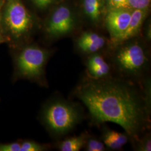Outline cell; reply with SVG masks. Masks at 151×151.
<instances>
[{
    "label": "cell",
    "mask_w": 151,
    "mask_h": 151,
    "mask_svg": "<svg viewBox=\"0 0 151 151\" xmlns=\"http://www.w3.org/2000/svg\"><path fill=\"white\" fill-rule=\"evenodd\" d=\"M75 95L87 108L94 124H119L136 140L150 122L143 96L126 81L89 77L80 83Z\"/></svg>",
    "instance_id": "6da1fadb"
},
{
    "label": "cell",
    "mask_w": 151,
    "mask_h": 151,
    "mask_svg": "<svg viewBox=\"0 0 151 151\" xmlns=\"http://www.w3.org/2000/svg\"><path fill=\"white\" fill-rule=\"evenodd\" d=\"M82 118L81 110L77 105L64 99L50 103L44 112L45 124L58 135L69 133L81 121Z\"/></svg>",
    "instance_id": "7a4b0ae2"
},
{
    "label": "cell",
    "mask_w": 151,
    "mask_h": 151,
    "mask_svg": "<svg viewBox=\"0 0 151 151\" xmlns=\"http://www.w3.org/2000/svg\"><path fill=\"white\" fill-rule=\"evenodd\" d=\"M114 65L123 75L137 77L142 75L148 65V58L143 48L134 43L123 46L114 57Z\"/></svg>",
    "instance_id": "3957f363"
},
{
    "label": "cell",
    "mask_w": 151,
    "mask_h": 151,
    "mask_svg": "<svg viewBox=\"0 0 151 151\" xmlns=\"http://www.w3.org/2000/svg\"><path fill=\"white\" fill-rule=\"evenodd\" d=\"M48 54L35 47L24 49L19 56L17 66L22 75L29 78H38L43 73Z\"/></svg>",
    "instance_id": "277c9868"
},
{
    "label": "cell",
    "mask_w": 151,
    "mask_h": 151,
    "mask_svg": "<svg viewBox=\"0 0 151 151\" xmlns=\"http://www.w3.org/2000/svg\"><path fill=\"white\" fill-rule=\"evenodd\" d=\"M5 20L11 32L17 36L27 32L31 26V17L18 0H8Z\"/></svg>",
    "instance_id": "5b68a950"
},
{
    "label": "cell",
    "mask_w": 151,
    "mask_h": 151,
    "mask_svg": "<svg viewBox=\"0 0 151 151\" xmlns=\"http://www.w3.org/2000/svg\"><path fill=\"white\" fill-rule=\"evenodd\" d=\"M74 25V18L70 9L62 6L52 16L47 27V32L51 36L60 37L70 32Z\"/></svg>",
    "instance_id": "8992f818"
},
{
    "label": "cell",
    "mask_w": 151,
    "mask_h": 151,
    "mask_svg": "<svg viewBox=\"0 0 151 151\" xmlns=\"http://www.w3.org/2000/svg\"><path fill=\"white\" fill-rule=\"evenodd\" d=\"M132 12L129 9H111L106 17V25L114 42L117 43L129 23Z\"/></svg>",
    "instance_id": "52a82bcc"
},
{
    "label": "cell",
    "mask_w": 151,
    "mask_h": 151,
    "mask_svg": "<svg viewBox=\"0 0 151 151\" xmlns=\"http://www.w3.org/2000/svg\"><path fill=\"white\" fill-rule=\"evenodd\" d=\"M86 64L88 74L91 78H105L110 73V65L100 54L93 53L89 57Z\"/></svg>",
    "instance_id": "ba28073f"
},
{
    "label": "cell",
    "mask_w": 151,
    "mask_h": 151,
    "mask_svg": "<svg viewBox=\"0 0 151 151\" xmlns=\"http://www.w3.org/2000/svg\"><path fill=\"white\" fill-rule=\"evenodd\" d=\"M105 40L96 33L86 32L77 40V45L81 51L88 53H95L103 48Z\"/></svg>",
    "instance_id": "9c48e42d"
},
{
    "label": "cell",
    "mask_w": 151,
    "mask_h": 151,
    "mask_svg": "<svg viewBox=\"0 0 151 151\" xmlns=\"http://www.w3.org/2000/svg\"><path fill=\"white\" fill-rule=\"evenodd\" d=\"M147 9H134L132 12L131 17L128 27L124 34L120 38L117 43H122L127 41L131 38L134 37L140 31V29L144 22Z\"/></svg>",
    "instance_id": "30bf717a"
},
{
    "label": "cell",
    "mask_w": 151,
    "mask_h": 151,
    "mask_svg": "<svg viewBox=\"0 0 151 151\" xmlns=\"http://www.w3.org/2000/svg\"><path fill=\"white\" fill-rule=\"evenodd\" d=\"M129 137L127 133H121L109 128L103 129V143L109 149L119 150L128 142Z\"/></svg>",
    "instance_id": "8fae6325"
},
{
    "label": "cell",
    "mask_w": 151,
    "mask_h": 151,
    "mask_svg": "<svg viewBox=\"0 0 151 151\" xmlns=\"http://www.w3.org/2000/svg\"><path fill=\"white\" fill-rule=\"evenodd\" d=\"M87 135L82 134L79 136L68 138L58 144V149L61 151H78L85 145Z\"/></svg>",
    "instance_id": "7c38bea8"
},
{
    "label": "cell",
    "mask_w": 151,
    "mask_h": 151,
    "mask_svg": "<svg viewBox=\"0 0 151 151\" xmlns=\"http://www.w3.org/2000/svg\"><path fill=\"white\" fill-rule=\"evenodd\" d=\"M84 10L88 16L93 21H97L101 14V0H84Z\"/></svg>",
    "instance_id": "4fadbf2b"
},
{
    "label": "cell",
    "mask_w": 151,
    "mask_h": 151,
    "mask_svg": "<svg viewBox=\"0 0 151 151\" xmlns=\"http://www.w3.org/2000/svg\"><path fill=\"white\" fill-rule=\"evenodd\" d=\"M87 151H104L105 146L103 142L92 137H86L85 147Z\"/></svg>",
    "instance_id": "5bb4252c"
},
{
    "label": "cell",
    "mask_w": 151,
    "mask_h": 151,
    "mask_svg": "<svg viewBox=\"0 0 151 151\" xmlns=\"http://www.w3.org/2000/svg\"><path fill=\"white\" fill-rule=\"evenodd\" d=\"M143 100L145 103L146 109L148 112L151 113V81L147 80L145 81L144 85V95L143 96Z\"/></svg>",
    "instance_id": "9a60e30c"
},
{
    "label": "cell",
    "mask_w": 151,
    "mask_h": 151,
    "mask_svg": "<svg viewBox=\"0 0 151 151\" xmlns=\"http://www.w3.org/2000/svg\"><path fill=\"white\" fill-rule=\"evenodd\" d=\"M136 150L137 151H150L151 150V139L150 134H147L138 140Z\"/></svg>",
    "instance_id": "2e32d148"
},
{
    "label": "cell",
    "mask_w": 151,
    "mask_h": 151,
    "mask_svg": "<svg viewBox=\"0 0 151 151\" xmlns=\"http://www.w3.org/2000/svg\"><path fill=\"white\" fill-rule=\"evenodd\" d=\"M43 150V147L37 143L26 141L21 145L20 151H40Z\"/></svg>",
    "instance_id": "e0dca14e"
},
{
    "label": "cell",
    "mask_w": 151,
    "mask_h": 151,
    "mask_svg": "<svg viewBox=\"0 0 151 151\" xmlns=\"http://www.w3.org/2000/svg\"><path fill=\"white\" fill-rule=\"evenodd\" d=\"M111 9H131L128 0H107Z\"/></svg>",
    "instance_id": "ac0fdd59"
},
{
    "label": "cell",
    "mask_w": 151,
    "mask_h": 151,
    "mask_svg": "<svg viewBox=\"0 0 151 151\" xmlns=\"http://www.w3.org/2000/svg\"><path fill=\"white\" fill-rule=\"evenodd\" d=\"M151 0H128L131 9H147L150 4Z\"/></svg>",
    "instance_id": "d6986e66"
},
{
    "label": "cell",
    "mask_w": 151,
    "mask_h": 151,
    "mask_svg": "<svg viewBox=\"0 0 151 151\" xmlns=\"http://www.w3.org/2000/svg\"><path fill=\"white\" fill-rule=\"evenodd\" d=\"M21 145L19 143H12L0 145V151H20Z\"/></svg>",
    "instance_id": "ffe728a7"
},
{
    "label": "cell",
    "mask_w": 151,
    "mask_h": 151,
    "mask_svg": "<svg viewBox=\"0 0 151 151\" xmlns=\"http://www.w3.org/2000/svg\"><path fill=\"white\" fill-rule=\"evenodd\" d=\"M53 0H33L34 3L40 7H45L50 5Z\"/></svg>",
    "instance_id": "44dd1931"
}]
</instances>
